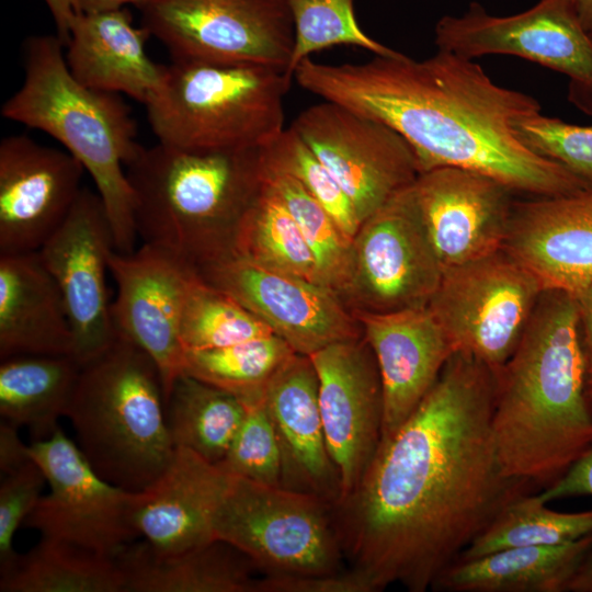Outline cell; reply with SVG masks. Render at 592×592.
I'll list each match as a JSON object with an SVG mask.
<instances>
[{"instance_id": "f6af8a7d", "label": "cell", "mask_w": 592, "mask_h": 592, "mask_svg": "<svg viewBox=\"0 0 592 592\" xmlns=\"http://www.w3.org/2000/svg\"><path fill=\"white\" fill-rule=\"evenodd\" d=\"M31 459L30 445L20 439L18 426L2 419L0 422L1 476L13 471Z\"/></svg>"}, {"instance_id": "5bb4252c", "label": "cell", "mask_w": 592, "mask_h": 592, "mask_svg": "<svg viewBox=\"0 0 592 592\" xmlns=\"http://www.w3.org/2000/svg\"><path fill=\"white\" fill-rule=\"evenodd\" d=\"M291 127L337 179L361 224L420 174L397 132L334 102L303 110Z\"/></svg>"}, {"instance_id": "681fc988", "label": "cell", "mask_w": 592, "mask_h": 592, "mask_svg": "<svg viewBox=\"0 0 592 592\" xmlns=\"http://www.w3.org/2000/svg\"><path fill=\"white\" fill-rule=\"evenodd\" d=\"M577 14L592 38V0H572Z\"/></svg>"}, {"instance_id": "836d02e7", "label": "cell", "mask_w": 592, "mask_h": 592, "mask_svg": "<svg viewBox=\"0 0 592 592\" xmlns=\"http://www.w3.org/2000/svg\"><path fill=\"white\" fill-rule=\"evenodd\" d=\"M546 504L537 492L514 500L458 559H473L519 546L562 545L592 534V510L557 512Z\"/></svg>"}, {"instance_id": "d6a6232c", "label": "cell", "mask_w": 592, "mask_h": 592, "mask_svg": "<svg viewBox=\"0 0 592 592\" xmlns=\"http://www.w3.org/2000/svg\"><path fill=\"white\" fill-rule=\"evenodd\" d=\"M296 352L276 334L238 344L185 352L184 373L238 397H264L269 382Z\"/></svg>"}, {"instance_id": "3957f363", "label": "cell", "mask_w": 592, "mask_h": 592, "mask_svg": "<svg viewBox=\"0 0 592 592\" xmlns=\"http://www.w3.org/2000/svg\"><path fill=\"white\" fill-rule=\"evenodd\" d=\"M492 426L506 473L546 489L592 445L573 295L544 289L496 373Z\"/></svg>"}, {"instance_id": "6da1fadb", "label": "cell", "mask_w": 592, "mask_h": 592, "mask_svg": "<svg viewBox=\"0 0 592 592\" xmlns=\"http://www.w3.org/2000/svg\"><path fill=\"white\" fill-rule=\"evenodd\" d=\"M496 373L455 352L355 489L333 505L344 556L376 591L432 589L514 500L537 488L509 475L492 415Z\"/></svg>"}, {"instance_id": "7dc6e473", "label": "cell", "mask_w": 592, "mask_h": 592, "mask_svg": "<svg viewBox=\"0 0 592 592\" xmlns=\"http://www.w3.org/2000/svg\"><path fill=\"white\" fill-rule=\"evenodd\" d=\"M567 592H592V550L578 568Z\"/></svg>"}, {"instance_id": "60d3db41", "label": "cell", "mask_w": 592, "mask_h": 592, "mask_svg": "<svg viewBox=\"0 0 592 592\" xmlns=\"http://www.w3.org/2000/svg\"><path fill=\"white\" fill-rule=\"evenodd\" d=\"M45 483L46 477L33 459L1 476L0 577L11 570L19 557L13 548L14 535L43 496Z\"/></svg>"}, {"instance_id": "603a6c76", "label": "cell", "mask_w": 592, "mask_h": 592, "mask_svg": "<svg viewBox=\"0 0 592 592\" xmlns=\"http://www.w3.org/2000/svg\"><path fill=\"white\" fill-rule=\"evenodd\" d=\"M264 402L281 452V487L334 505L340 481L326 442L310 356L293 354L269 382Z\"/></svg>"}, {"instance_id": "277c9868", "label": "cell", "mask_w": 592, "mask_h": 592, "mask_svg": "<svg viewBox=\"0 0 592 592\" xmlns=\"http://www.w3.org/2000/svg\"><path fill=\"white\" fill-rule=\"evenodd\" d=\"M125 169L137 236L195 267L232 254L262 189V149L189 151L158 141Z\"/></svg>"}, {"instance_id": "bcb514c9", "label": "cell", "mask_w": 592, "mask_h": 592, "mask_svg": "<svg viewBox=\"0 0 592 592\" xmlns=\"http://www.w3.org/2000/svg\"><path fill=\"white\" fill-rule=\"evenodd\" d=\"M54 19L57 36L66 46L70 25L79 12V0H44Z\"/></svg>"}, {"instance_id": "8d00e7d4", "label": "cell", "mask_w": 592, "mask_h": 592, "mask_svg": "<svg viewBox=\"0 0 592 592\" xmlns=\"http://www.w3.org/2000/svg\"><path fill=\"white\" fill-rule=\"evenodd\" d=\"M295 31V44L289 76L296 66L311 54L335 45H352L373 55H389L396 50L368 36L358 25L354 0H286Z\"/></svg>"}, {"instance_id": "4316f807", "label": "cell", "mask_w": 592, "mask_h": 592, "mask_svg": "<svg viewBox=\"0 0 592 592\" xmlns=\"http://www.w3.org/2000/svg\"><path fill=\"white\" fill-rule=\"evenodd\" d=\"M125 592H255L253 563L221 542L175 554H159L133 542L116 557Z\"/></svg>"}, {"instance_id": "d590c367", "label": "cell", "mask_w": 592, "mask_h": 592, "mask_svg": "<svg viewBox=\"0 0 592 592\" xmlns=\"http://www.w3.org/2000/svg\"><path fill=\"white\" fill-rule=\"evenodd\" d=\"M271 334L273 331L262 319L197 275L181 319L180 339L185 352L229 346Z\"/></svg>"}, {"instance_id": "83f0119b", "label": "cell", "mask_w": 592, "mask_h": 592, "mask_svg": "<svg viewBox=\"0 0 592 592\" xmlns=\"http://www.w3.org/2000/svg\"><path fill=\"white\" fill-rule=\"evenodd\" d=\"M592 534L554 546H519L473 559H458L434 582L446 592H567Z\"/></svg>"}, {"instance_id": "ac0fdd59", "label": "cell", "mask_w": 592, "mask_h": 592, "mask_svg": "<svg viewBox=\"0 0 592 592\" xmlns=\"http://www.w3.org/2000/svg\"><path fill=\"white\" fill-rule=\"evenodd\" d=\"M309 356L318 377L326 442L339 475L340 502L358 485L380 443V374L364 335L332 343Z\"/></svg>"}, {"instance_id": "9a60e30c", "label": "cell", "mask_w": 592, "mask_h": 592, "mask_svg": "<svg viewBox=\"0 0 592 592\" xmlns=\"http://www.w3.org/2000/svg\"><path fill=\"white\" fill-rule=\"evenodd\" d=\"M114 251L105 206L88 187L81 189L64 221L37 251L61 293L75 339L73 357L80 365L116 338L105 281Z\"/></svg>"}, {"instance_id": "e0dca14e", "label": "cell", "mask_w": 592, "mask_h": 592, "mask_svg": "<svg viewBox=\"0 0 592 592\" xmlns=\"http://www.w3.org/2000/svg\"><path fill=\"white\" fill-rule=\"evenodd\" d=\"M117 294L112 303L116 333L141 348L157 364L166 398L184 373L180 327L185 300L198 273L179 255L152 246L109 260Z\"/></svg>"}, {"instance_id": "9c48e42d", "label": "cell", "mask_w": 592, "mask_h": 592, "mask_svg": "<svg viewBox=\"0 0 592 592\" xmlns=\"http://www.w3.org/2000/svg\"><path fill=\"white\" fill-rule=\"evenodd\" d=\"M137 9L173 61L258 65L289 76L295 31L286 0H146Z\"/></svg>"}, {"instance_id": "7c38bea8", "label": "cell", "mask_w": 592, "mask_h": 592, "mask_svg": "<svg viewBox=\"0 0 592 592\" xmlns=\"http://www.w3.org/2000/svg\"><path fill=\"white\" fill-rule=\"evenodd\" d=\"M32 459L42 468L49 492L24 522L42 538L116 558L139 537L135 515L141 492H132L102 478L61 428L32 442Z\"/></svg>"}, {"instance_id": "cb8c5ba5", "label": "cell", "mask_w": 592, "mask_h": 592, "mask_svg": "<svg viewBox=\"0 0 592 592\" xmlns=\"http://www.w3.org/2000/svg\"><path fill=\"white\" fill-rule=\"evenodd\" d=\"M228 474L196 453L175 447L156 481L141 492L135 527L159 554H175L215 540L213 517Z\"/></svg>"}, {"instance_id": "1f68e13d", "label": "cell", "mask_w": 592, "mask_h": 592, "mask_svg": "<svg viewBox=\"0 0 592 592\" xmlns=\"http://www.w3.org/2000/svg\"><path fill=\"white\" fill-rule=\"evenodd\" d=\"M231 255L326 286L295 219L263 180L260 194L239 224Z\"/></svg>"}, {"instance_id": "4dcf8cb0", "label": "cell", "mask_w": 592, "mask_h": 592, "mask_svg": "<svg viewBox=\"0 0 592 592\" xmlns=\"http://www.w3.org/2000/svg\"><path fill=\"white\" fill-rule=\"evenodd\" d=\"M0 592H125V577L116 558L41 537L0 577Z\"/></svg>"}, {"instance_id": "2e32d148", "label": "cell", "mask_w": 592, "mask_h": 592, "mask_svg": "<svg viewBox=\"0 0 592 592\" xmlns=\"http://www.w3.org/2000/svg\"><path fill=\"white\" fill-rule=\"evenodd\" d=\"M209 285L262 319L298 354L363 337L352 310L327 286L271 271L237 255L196 267Z\"/></svg>"}, {"instance_id": "ba28073f", "label": "cell", "mask_w": 592, "mask_h": 592, "mask_svg": "<svg viewBox=\"0 0 592 592\" xmlns=\"http://www.w3.org/2000/svg\"><path fill=\"white\" fill-rule=\"evenodd\" d=\"M213 534L264 574L341 571L333 505L309 493L228 474Z\"/></svg>"}, {"instance_id": "ee69618b", "label": "cell", "mask_w": 592, "mask_h": 592, "mask_svg": "<svg viewBox=\"0 0 592 592\" xmlns=\"http://www.w3.org/2000/svg\"><path fill=\"white\" fill-rule=\"evenodd\" d=\"M571 294L577 309L578 332L584 363L585 390L592 405V283Z\"/></svg>"}, {"instance_id": "30bf717a", "label": "cell", "mask_w": 592, "mask_h": 592, "mask_svg": "<svg viewBox=\"0 0 592 592\" xmlns=\"http://www.w3.org/2000/svg\"><path fill=\"white\" fill-rule=\"evenodd\" d=\"M544 288L503 248L446 269L428 304L455 352L497 373L516 349Z\"/></svg>"}, {"instance_id": "b9f144b4", "label": "cell", "mask_w": 592, "mask_h": 592, "mask_svg": "<svg viewBox=\"0 0 592 592\" xmlns=\"http://www.w3.org/2000/svg\"><path fill=\"white\" fill-rule=\"evenodd\" d=\"M255 592H377L372 581L356 569L322 574H264Z\"/></svg>"}, {"instance_id": "f35d334b", "label": "cell", "mask_w": 592, "mask_h": 592, "mask_svg": "<svg viewBox=\"0 0 592 592\" xmlns=\"http://www.w3.org/2000/svg\"><path fill=\"white\" fill-rule=\"evenodd\" d=\"M243 403V421L217 466L229 475L281 487V452L264 397Z\"/></svg>"}, {"instance_id": "f1b7e54d", "label": "cell", "mask_w": 592, "mask_h": 592, "mask_svg": "<svg viewBox=\"0 0 592 592\" xmlns=\"http://www.w3.org/2000/svg\"><path fill=\"white\" fill-rule=\"evenodd\" d=\"M80 364L69 355H16L1 360L0 414L27 429L32 442L52 436L66 417Z\"/></svg>"}, {"instance_id": "e575fe53", "label": "cell", "mask_w": 592, "mask_h": 592, "mask_svg": "<svg viewBox=\"0 0 592 592\" xmlns=\"http://www.w3.org/2000/svg\"><path fill=\"white\" fill-rule=\"evenodd\" d=\"M262 180L295 219L315 254L326 286L343 300L351 276L352 240L297 179L265 164L263 158Z\"/></svg>"}, {"instance_id": "5b68a950", "label": "cell", "mask_w": 592, "mask_h": 592, "mask_svg": "<svg viewBox=\"0 0 592 592\" xmlns=\"http://www.w3.org/2000/svg\"><path fill=\"white\" fill-rule=\"evenodd\" d=\"M24 80L2 105L3 117L58 140L91 175L121 253L135 250L134 194L126 164L141 145L121 94L88 88L71 75L57 35L29 37Z\"/></svg>"}, {"instance_id": "7a4b0ae2", "label": "cell", "mask_w": 592, "mask_h": 592, "mask_svg": "<svg viewBox=\"0 0 592 592\" xmlns=\"http://www.w3.org/2000/svg\"><path fill=\"white\" fill-rule=\"evenodd\" d=\"M293 78L322 100L397 132L412 149L420 173L462 168L528 197L592 191L516 137L514 124L539 113L538 101L497 84L473 59L443 49L422 60L397 50L356 64H321L310 57L296 66Z\"/></svg>"}, {"instance_id": "74e56055", "label": "cell", "mask_w": 592, "mask_h": 592, "mask_svg": "<svg viewBox=\"0 0 592 592\" xmlns=\"http://www.w3.org/2000/svg\"><path fill=\"white\" fill-rule=\"evenodd\" d=\"M265 164L297 179L353 240L361 221L352 202L329 169L289 126L262 148Z\"/></svg>"}, {"instance_id": "d4e9b609", "label": "cell", "mask_w": 592, "mask_h": 592, "mask_svg": "<svg viewBox=\"0 0 592 592\" xmlns=\"http://www.w3.org/2000/svg\"><path fill=\"white\" fill-rule=\"evenodd\" d=\"M149 37L126 8L81 12L70 25L66 62L83 86L124 93L146 106L166 76V65L155 62L147 53Z\"/></svg>"}, {"instance_id": "8992f818", "label": "cell", "mask_w": 592, "mask_h": 592, "mask_svg": "<svg viewBox=\"0 0 592 592\" xmlns=\"http://www.w3.org/2000/svg\"><path fill=\"white\" fill-rule=\"evenodd\" d=\"M66 417L93 469L125 490H146L173 457L159 368L118 333L80 366Z\"/></svg>"}, {"instance_id": "ffe728a7", "label": "cell", "mask_w": 592, "mask_h": 592, "mask_svg": "<svg viewBox=\"0 0 592 592\" xmlns=\"http://www.w3.org/2000/svg\"><path fill=\"white\" fill-rule=\"evenodd\" d=\"M412 189L443 272L503 248L516 194L501 182L441 167L421 172Z\"/></svg>"}, {"instance_id": "f546056e", "label": "cell", "mask_w": 592, "mask_h": 592, "mask_svg": "<svg viewBox=\"0 0 592 592\" xmlns=\"http://www.w3.org/2000/svg\"><path fill=\"white\" fill-rule=\"evenodd\" d=\"M246 414L235 395L185 373L166 398V419L174 447L187 448L209 463L225 457Z\"/></svg>"}, {"instance_id": "c3c4849f", "label": "cell", "mask_w": 592, "mask_h": 592, "mask_svg": "<svg viewBox=\"0 0 592 592\" xmlns=\"http://www.w3.org/2000/svg\"><path fill=\"white\" fill-rule=\"evenodd\" d=\"M146 0H79V12H96L125 8L133 4L138 8Z\"/></svg>"}, {"instance_id": "4fadbf2b", "label": "cell", "mask_w": 592, "mask_h": 592, "mask_svg": "<svg viewBox=\"0 0 592 592\" xmlns=\"http://www.w3.org/2000/svg\"><path fill=\"white\" fill-rule=\"evenodd\" d=\"M442 275L410 185L360 225L343 301L352 310L382 314L426 307Z\"/></svg>"}, {"instance_id": "d6986e66", "label": "cell", "mask_w": 592, "mask_h": 592, "mask_svg": "<svg viewBox=\"0 0 592 592\" xmlns=\"http://www.w3.org/2000/svg\"><path fill=\"white\" fill-rule=\"evenodd\" d=\"M84 168L68 151L9 135L0 141V254L38 251L70 212Z\"/></svg>"}, {"instance_id": "7bdbcfd3", "label": "cell", "mask_w": 592, "mask_h": 592, "mask_svg": "<svg viewBox=\"0 0 592 592\" xmlns=\"http://www.w3.org/2000/svg\"><path fill=\"white\" fill-rule=\"evenodd\" d=\"M545 503L572 497L592 496V445L555 483L537 492Z\"/></svg>"}, {"instance_id": "ab89813d", "label": "cell", "mask_w": 592, "mask_h": 592, "mask_svg": "<svg viewBox=\"0 0 592 592\" xmlns=\"http://www.w3.org/2000/svg\"><path fill=\"white\" fill-rule=\"evenodd\" d=\"M519 140L592 186V125L580 126L540 112L514 124Z\"/></svg>"}, {"instance_id": "44dd1931", "label": "cell", "mask_w": 592, "mask_h": 592, "mask_svg": "<svg viewBox=\"0 0 592 592\" xmlns=\"http://www.w3.org/2000/svg\"><path fill=\"white\" fill-rule=\"evenodd\" d=\"M352 312L374 352L380 374L382 441L413 413L455 350L428 306L384 314Z\"/></svg>"}, {"instance_id": "484cf974", "label": "cell", "mask_w": 592, "mask_h": 592, "mask_svg": "<svg viewBox=\"0 0 592 592\" xmlns=\"http://www.w3.org/2000/svg\"><path fill=\"white\" fill-rule=\"evenodd\" d=\"M73 350L61 293L38 252L0 254V358Z\"/></svg>"}, {"instance_id": "7402d4cb", "label": "cell", "mask_w": 592, "mask_h": 592, "mask_svg": "<svg viewBox=\"0 0 592 592\" xmlns=\"http://www.w3.org/2000/svg\"><path fill=\"white\" fill-rule=\"evenodd\" d=\"M503 249L544 289L573 293L592 283V191L513 204Z\"/></svg>"}, {"instance_id": "52a82bcc", "label": "cell", "mask_w": 592, "mask_h": 592, "mask_svg": "<svg viewBox=\"0 0 592 592\" xmlns=\"http://www.w3.org/2000/svg\"><path fill=\"white\" fill-rule=\"evenodd\" d=\"M291 80L264 66L172 60L148 122L159 143L183 150L262 149L286 128Z\"/></svg>"}, {"instance_id": "8fae6325", "label": "cell", "mask_w": 592, "mask_h": 592, "mask_svg": "<svg viewBox=\"0 0 592 592\" xmlns=\"http://www.w3.org/2000/svg\"><path fill=\"white\" fill-rule=\"evenodd\" d=\"M434 43L469 59L511 55L555 70L568 78L569 101L592 115V38L572 0H538L506 16L490 14L474 1L464 13L436 22Z\"/></svg>"}]
</instances>
